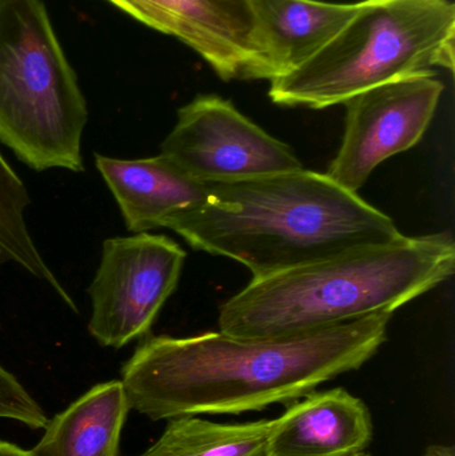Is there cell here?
I'll use <instances>...</instances> for the list:
<instances>
[{
	"label": "cell",
	"instance_id": "6da1fadb",
	"mask_svg": "<svg viewBox=\"0 0 455 456\" xmlns=\"http://www.w3.org/2000/svg\"><path fill=\"white\" fill-rule=\"evenodd\" d=\"M393 314L293 337L245 339L224 332L142 339L123 364L130 407L151 420L238 415L290 404L368 363Z\"/></svg>",
	"mask_w": 455,
	"mask_h": 456
},
{
	"label": "cell",
	"instance_id": "7a4b0ae2",
	"mask_svg": "<svg viewBox=\"0 0 455 456\" xmlns=\"http://www.w3.org/2000/svg\"><path fill=\"white\" fill-rule=\"evenodd\" d=\"M167 228L198 251L246 265L253 278L403 235L358 192L305 168L207 184L203 205Z\"/></svg>",
	"mask_w": 455,
	"mask_h": 456
},
{
	"label": "cell",
	"instance_id": "3957f363",
	"mask_svg": "<svg viewBox=\"0 0 455 456\" xmlns=\"http://www.w3.org/2000/svg\"><path fill=\"white\" fill-rule=\"evenodd\" d=\"M449 233L357 247L250 283L219 311V329L245 339L293 337L395 310L448 281Z\"/></svg>",
	"mask_w": 455,
	"mask_h": 456
},
{
	"label": "cell",
	"instance_id": "277c9868",
	"mask_svg": "<svg viewBox=\"0 0 455 456\" xmlns=\"http://www.w3.org/2000/svg\"><path fill=\"white\" fill-rule=\"evenodd\" d=\"M451 0H363L322 50L270 80L272 103L322 110L386 83L454 69Z\"/></svg>",
	"mask_w": 455,
	"mask_h": 456
},
{
	"label": "cell",
	"instance_id": "5b68a950",
	"mask_svg": "<svg viewBox=\"0 0 455 456\" xmlns=\"http://www.w3.org/2000/svg\"><path fill=\"white\" fill-rule=\"evenodd\" d=\"M87 120L42 0H0V143L37 173H83Z\"/></svg>",
	"mask_w": 455,
	"mask_h": 456
},
{
	"label": "cell",
	"instance_id": "8992f818",
	"mask_svg": "<svg viewBox=\"0 0 455 456\" xmlns=\"http://www.w3.org/2000/svg\"><path fill=\"white\" fill-rule=\"evenodd\" d=\"M186 256L166 235L141 232L106 239L88 287L91 337L102 347L115 350L146 338L178 287Z\"/></svg>",
	"mask_w": 455,
	"mask_h": 456
},
{
	"label": "cell",
	"instance_id": "52a82bcc",
	"mask_svg": "<svg viewBox=\"0 0 455 456\" xmlns=\"http://www.w3.org/2000/svg\"><path fill=\"white\" fill-rule=\"evenodd\" d=\"M174 165L205 184L246 181L304 168L293 150L216 95H202L178 110L160 146Z\"/></svg>",
	"mask_w": 455,
	"mask_h": 456
},
{
	"label": "cell",
	"instance_id": "ba28073f",
	"mask_svg": "<svg viewBox=\"0 0 455 456\" xmlns=\"http://www.w3.org/2000/svg\"><path fill=\"white\" fill-rule=\"evenodd\" d=\"M443 90L435 75H416L347 101L344 139L326 175L349 191H360L381 163L424 138Z\"/></svg>",
	"mask_w": 455,
	"mask_h": 456
},
{
	"label": "cell",
	"instance_id": "9c48e42d",
	"mask_svg": "<svg viewBox=\"0 0 455 456\" xmlns=\"http://www.w3.org/2000/svg\"><path fill=\"white\" fill-rule=\"evenodd\" d=\"M199 53L223 80H272V53L250 0H109Z\"/></svg>",
	"mask_w": 455,
	"mask_h": 456
},
{
	"label": "cell",
	"instance_id": "30bf717a",
	"mask_svg": "<svg viewBox=\"0 0 455 456\" xmlns=\"http://www.w3.org/2000/svg\"><path fill=\"white\" fill-rule=\"evenodd\" d=\"M373 418L345 388L313 391L272 420L269 456H358L373 441Z\"/></svg>",
	"mask_w": 455,
	"mask_h": 456
},
{
	"label": "cell",
	"instance_id": "8fae6325",
	"mask_svg": "<svg viewBox=\"0 0 455 456\" xmlns=\"http://www.w3.org/2000/svg\"><path fill=\"white\" fill-rule=\"evenodd\" d=\"M93 158L130 232L167 228L174 219L200 208L207 197V184L187 175L165 155L144 159L101 154Z\"/></svg>",
	"mask_w": 455,
	"mask_h": 456
},
{
	"label": "cell",
	"instance_id": "7c38bea8",
	"mask_svg": "<svg viewBox=\"0 0 455 456\" xmlns=\"http://www.w3.org/2000/svg\"><path fill=\"white\" fill-rule=\"evenodd\" d=\"M250 4L280 77L322 50L360 12L363 2L250 0Z\"/></svg>",
	"mask_w": 455,
	"mask_h": 456
},
{
	"label": "cell",
	"instance_id": "4fadbf2b",
	"mask_svg": "<svg viewBox=\"0 0 455 456\" xmlns=\"http://www.w3.org/2000/svg\"><path fill=\"white\" fill-rule=\"evenodd\" d=\"M131 407L122 380L101 383L48 420L34 456H119Z\"/></svg>",
	"mask_w": 455,
	"mask_h": 456
},
{
	"label": "cell",
	"instance_id": "5bb4252c",
	"mask_svg": "<svg viewBox=\"0 0 455 456\" xmlns=\"http://www.w3.org/2000/svg\"><path fill=\"white\" fill-rule=\"evenodd\" d=\"M272 420L215 423L198 415L168 419L160 438L138 456H269Z\"/></svg>",
	"mask_w": 455,
	"mask_h": 456
},
{
	"label": "cell",
	"instance_id": "9a60e30c",
	"mask_svg": "<svg viewBox=\"0 0 455 456\" xmlns=\"http://www.w3.org/2000/svg\"><path fill=\"white\" fill-rule=\"evenodd\" d=\"M29 205L31 198L23 181L0 154V265L15 263L29 275L48 284L72 313L79 314L77 303L35 246L26 224Z\"/></svg>",
	"mask_w": 455,
	"mask_h": 456
},
{
	"label": "cell",
	"instance_id": "2e32d148",
	"mask_svg": "<svg viewBox=\"0 0 455 456\" xmlns=\"http://www.w3.org/2000/svg\"><path fill=\"white\" fill-rule=\"evenodd\" d=\"M0 419L15 420L32 430L45 428L47 415L15 375L0 366Z\"/></svg>",
	"mask_w": 455,
	"mask_h": 456
},
{
	"label": "cell",
	"instance_id": "e0dca14e",
	"mask_svg": "<svg viewBox=\"0 0 455 456\" xmlns=\"http://www.w3.org/2000/svg\"><path fill=\"white\" fill-rule=\"evenodd\" d=\"M0 456H34L31 450L20 449L16 444H10V442L0 441Z\"/></svg>",
	"mask_w": 455,
	"mask_h": 456
},
{
	"label": "cell",
	"instance_id": "ac0fdd59",
	"mask_svg": "<svg viewBox=\"0 0 455 456\" xmlns=\"http://www.w3.org/2000/svg\"><path fill=\"white\" fill-rule=\"evenodd\" d=\"M424 456H455L453 446H443V444H433L427 447Z\"/></svg>",
	"mask_w": 455,
	"mask_h": 456
}]
</instances>
